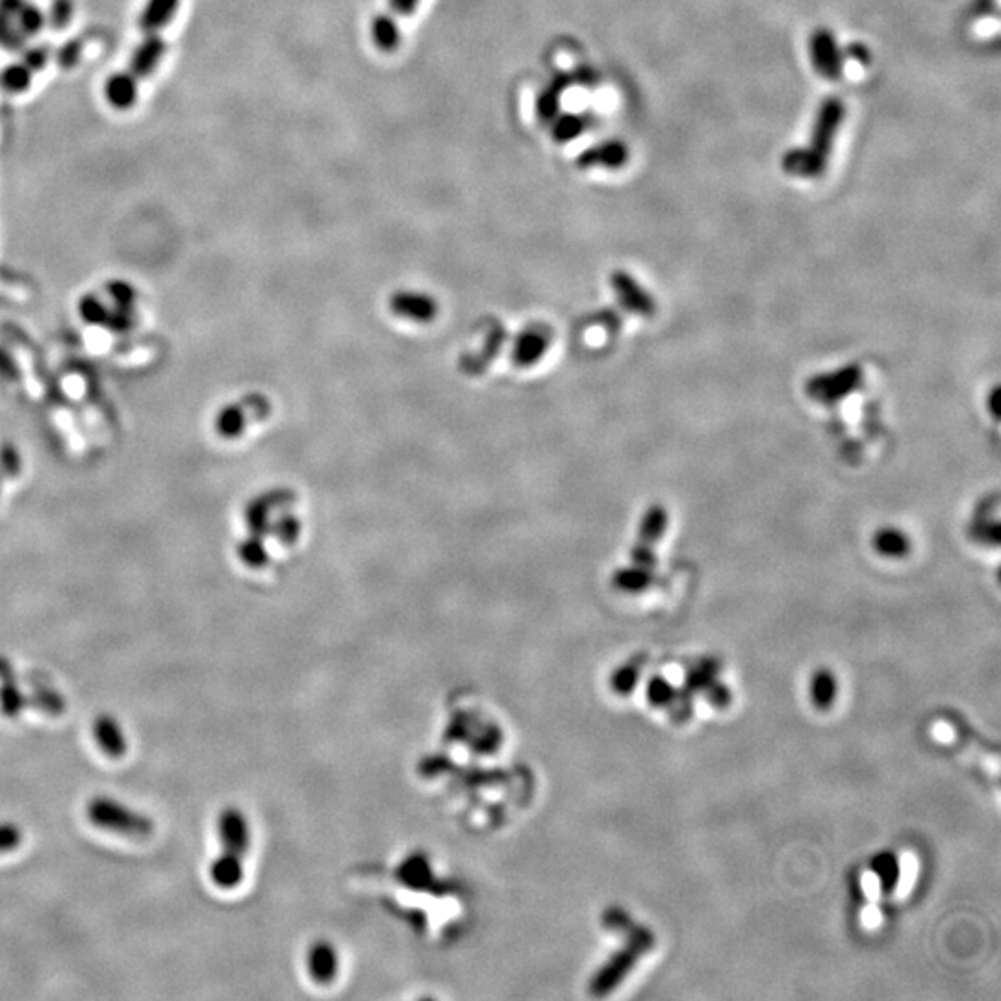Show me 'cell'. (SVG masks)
<instances>
[{
  "instance_id": "1",
  "label": "cell",
  "mask_w": 1001,
  "mask_h": 1001,
  "mask_svg": "<svg viewBox=\"0 0 1001 1001\" xmlns=\"http://www.w3.org/2000/svg\"><path fill=\"white\" fill-rule=\"evenodd\" d=\"M846 117V104L840 97H827L820 104L812 127L811 143L807 147H794L781 158L786 175L798 178H820L827 169L835 147L837 134Z\"/></svg>"
},
{
  "instance_id": "2",
  "label": "cell",
  "mask_w": 1001,
  "mask_h": 1001,
  "mask_svg": "<svg viewBox=\"0 0 1001 1001\" xmlns=\"http://www.w3.org/2000/svg\"><path fill=\"white\" fill-rule=\"evenodd\" d=\"M221 855L210 864V877L219 888H236L243 879L241 861L251 846V831L247 818L236 807H229L219 816Z\"/></svg>"
},
{
  "instance_id": "3",
  "label": "cell",
  "mask_w": 1001,
  "mask_h": 1001,
  "mask_svg": "<svg viewBox=\"0 0 1001 1001\" xmlns=\"http://www.w3.org/2000/svg\"><path fill=\"white\" fill-rule=\"evenodd\" d=\"M89 822L106 831L127 837L145 838L153 835L154 822L143 812L134 811L121 801L97 796L88 803Z\"/></svg>"
},
{
  "instance_id": "4",
  "label": "cell",
  "mask_w": 1001,
  "mask_h": 1001,
  "mask_svg": "<svg viewBox=\"0 0 1001 1001\" xmlns=\"http://www.w3.org/2000/svg\"><path fill=\"white\" fill-rule=\"evenodd\" d=\"M653 944H655V937H653V933L649 929H646V927L634 929L633 935L629 938L627 948L621 951L620 955L597 976L596 981H594V990L599 992V994H603V992L612 989L614 985H618L621 979L625 977V974L640 959V955H644V953L651 950Z\"/></svg>"
},
{
  "instance_id": "5",
  "label": "cell",
  "mask_w": 1001,
  "mask_h": 1001,
  "mask_svg": "<svg viewBox=\"0 0 1001 1001\" xmlns=\"http://www.w3.org/2000/svg\"><path fill=\"white\" fill-rule=\"evenodd\" d=\"M809 54L812 67L820 77L829 82H838L844 75V52L838 47L837 38L829 28L820 26L812 32Z\"/></svg>"
},
{
  "instance_id": "6",
  "label": "cell",
  "mask_w": 1001,
  "mask_h": 1001,
  "mask_svg": "<svg viewBox=\"0 0 1001 1001\" xmlns=\"http://www.w3.org/2000/svg\"><path fill=\"white\" fill-rule=\"evenodd\" d=\"M627 162H629V147L621 140H609L584 149L583 153L577 156L575 165L579 169H594V167L621 169Z\"/></svg>"
},
{
  "instance_id": "7",
  "label": "cell",
  "mask_w": 1001,
  "mask_h": 1001,
  "mask_svg": "<svg viewBox=\"0 0 1001 1001\" xmlns=\"http://www.w3.org/2000/svg\"><path fill=\"white\" fill-rule=\"evenodd\" d=\"M165 51L167 45L160 34H143L140 45L132 52L128 71L138 80L151 77L162 62Z\"/></svg>"
},
{
  "instance_id": "8",
  "label": "cell",
  "mask_w": 1001,
  "mask_h": 1001,
  "mask_svg": "<svg viewBox=\"0 0 1001 1001\" xmlns=\"http://www.w3.org/2000/svg\"><path fill=\"white\" fill-rule=\"evenodd\" d=\"M91 731H93V738L99 744L104 755H108L112 759H119L127 753V736L123 733V727L119 725L117 718L112 714H99L93 720Z\"/></svg>"
},
{
  "instance_id": "9",
  "label": "cell",
  "mask_w": 1001,
  "mask_h": 1001,
  "mask_svg": "<svg viewBox=\"0 0 1001 1001\" xmlns=\"http://www.w3.org/2000/svg\"><path fill=\"white\" fill-rule=\"evenodd\" d=\"M138 91H140L138 78L130 71H121L106 80L104 97L115 110H128L138 101Z\"/></svg>"
},
{
  "instance_id": "10",
  "label": "cell",
  "mask_w": 1001,
  "mask_h": 1001,
  "mask_svg": "<svg viewBox=\"0 0 1001 1001\" xmlns=\"http://www.w3.org/2000/svg\"><path fill=\"white\" fill-rule=\"evenodd\" d=\"M573 82V77L571 75H566V73H558L555 77L551 78V82L545 86L538 97H536V115L540 121L544 123H551L558 114H560V102H562V95L564 91L570 88V84Z\"/></svg>"
},
{
  "instance_id": "11",
  "label": "cell",
  "mask_w": 1001,
  "mask_h": 1001,
  "mask_svg": "<svg viewBox=\"0 0 1001 1001\" xmlns=\"http://www.w3.org/2000/svg\"><path fill=\"white\" fill-rule=\"evenodd\" d=\"M180 0H147L140 15V28L143 34H160L165 26L175 19Z\"/></svg>"
},
{
  "instance_id": "12",
  "label": "cell",
  "mask_w": 1001,
  "mask_h": 1001,
  "mask_svg": "<svg viewBox=\"0 0 1001 1001\" xmlns=\"http://www.w3.org/2000/svg\"><path fill=\"white\" fill-rule=\"evenodd\" d=\"M551 127V136L557 143H568L596 123L594 114H558Z\"/></svg>"
},
{
  "instance_id": "13",
  "label": "cell",
  "mask_w": 1001,
  "mask_h": 1001,
  "mask_svg": "<svg viewBox=\"0 0 1001 1001\" xmlns=\"http://www.w3.org/2000/svg\"><path fill=\"white\" fill-rule=\"evenodd\" d=\"M371 38L381 51L392 52L401 43V28L392 15L381 13L371 23Z\"/></svg>"
},
{
  "instance_id": "14",
  "label": "cell",
  "mask_w": 1001,
  "mask_h": 1001,
  "mask_svg": "<svg viewBox=\"0 0 1001 1001\" xmlns=\"http://www.w3.org/2000/svg\"><path fill=\"white\" fill-rule=\"evenodd\" d=\"M310 974L319 983H329L332 977L336 976V951L330 948L329 944L321 942L316 944L310 951Z\"/></svg>"
},
{
  "instance_id": "15",
  "label": "cell",
  "mask_w": 1001,
  "mask_h": 1001,
  "mask_svg": "<svg viewBox=\"0 0 1001 1001\" xmlns=\"http://www.w3.org/2000/svg\"><path fill=\"white\" fill-rule=\"evenodd\" d=\"M28 707V696L17 685V677L0 681V712L4 716L17 718Z\"/></svg>"
},
{
  "instance_id": "16",
  "label": "cell",
  "mask_w": 1001,
  "mask_h": 1001,
  "mask_svg": "<svg viewBox=\"0 0 1001 1001\" xmlns=\"http://www.w3.org/2000/svg\"><path fill=\"white\" fill-rule=\"evenodd\" d=\"M811 696L816 709H831L837 699V679L829 670H818L812 677Z\"/></svg>"
},
{
  "instance_id": "17",
  "label": "cell",
  "mask_w": 1001,
  "mask_h": 1001,
  "mask_svg": "<svg viewBox=\"0 0 1001 1001\" xmlns=\"http://www.w3.org/2000/svg\"><path fill=\"white\" fill-rule=\"evenodd\" d=\"M872 872L877 877L881 890L894 892L896 885H898V877H900V859L890 851L879 853L872 861Z\"/></svg>"
},
{
  "instance_id": "18",
  "label": "cell",
  "mask_w": 1001,
  "mask_h": 1001,
  "mask_svg": "<svg viewBox=\"0 0 1001 1001\" xmlns=\"http://www.w3.org/2000/svg\"><path fill=\"white\" fill-rule=\"evenodd\" d=\"M28 703H30V707L41 710L45 714H52V716L62 714L65 705H67L65 697L58 690H54L52 686L43 685V683L34 685L32 694L28 696Z\"/></svg>"
},
{
  "instance_id": "19",
  "label": "cell",
  "mask_w": 1001,
  "mask_h": 1001,
  "mask_svg": "<svg viewBox=\"0 0 1001 1001\" xmlns=\"http://www.w3.org/2000/svg\"><path fill=\"white\" fill-rule=\"evenodd\" d=\"M874 545L877 553L887 558H900L909 551L907 538L896 529H881L875 534Z\"/></svg>"
},
{
  "instance_id": "20",
  "label": "cell",
  "mask_w": 1001,
  "mask_h": 1001,
  "mask_svg": "<svg viewBox=\"0 0 1001 1001\" xmlns=\"http://www.w3.org/2000/svg\"><path fill=\"white\" fill-rule=\"evenodd\" d=\"M13 19H15V25L19 26V30L25 34L26 38L38 36L39 32L47 26L45 12H41L36 4H30L28 0L21 8V12L17 13Z\"/></svg>"
},
{
  "instance_id": "21",
  "label": "cell",
  "mask_w": 1001,
  "mask_h": 1001,
  "mask_svg": "<svg viewBox=\"0 0 1001 1001\" xmlns=\"http://www.w3.org/2000/svg\"><path fill=\"white\" fill-rule=\"evenodd\" d=\"M32 71L23 62L8 65L0 73V86L10 93H23L32 84Z\"/></svg>"
},
{
  "instance_id": "22",
  "label": "cell",
  "mask_w": 1001,
  "mask_h": 1001,
  "mask_svg": "<svg viewBox=\"0 0 1001 1001\" xmlns=\"http://www.w3.org/2000/svg\"><path fill=\"white\" fill-rule=\"evenodd\" d=\"M26 36L15 25V19L0 12V47L12 52H21L26 47Z\"/></svg>"
},
{
  "instance_id": "23",
  "label": "cell",
  "mask_w": 1001,
  "mask_h": 1001,
  "mask_svg": "<svg viewBox=\"0 0 1001 1001\" xmlns=\"http://www.w3.org/2000/svg\"><path fill=\"white\" fill-rule=\"evenodd\" d=\"M720 664L716 660H705L686 675V686L683 690L694 694L697 690H705L716 679Z\"/></svg>"
},
{
  "instance_id": "24",
  "label": "cell",
  "mask_w": 1001,
  "mask_h": 1001,
  "mask_svg": "<svg viewBox=\"0 0 1001 1001\" xmlns=\"http://www.w3.org/2000/svg\"><path fill=\"white\" fill-rule=\"evenodd\" d=\"M640 668H642V660H631L629 664H625L623 668L612 675V690L621 696L631 694L634 686L638 683Z\"/></svg>"
},
{
  "instance_id": "25",
  "label": "cell",
  "mask_w": 1001,
  "mask_h": 1001,
  "mask_svg": "<svg viewBox=\"0 0 1001 1001\" xmlns=\"http://www.w3.org/2000/svg\"><path fill=\"white\" fill-rule=\"evenodd\" d=\"M677 690L673 686L672 681H668L666 677H653L647 685V699L655 705V707H668L672 705L673 699L677 697Z\"/></svg>"
},
{
  "instance_id": "26",
  "label": "cell",
  "mask_w": 1001,
  "mask_h": 1001,
  "mask_svg": "<svg viewBox=\"0 0 1001 1001\" xmlns=\"http://www.w3.org/2000/svg\"><path fill=\"white\" fill-rule=\"evenodd\" d=\"M45 15H47V25H51L56 30H62L71 23L73 2L71 0H54L51 10Z\"/></svg>"
},
{
  "instance_id": "27",
  "label": "cell",
  "mask_w": 1001,
  "mask_h": 1001,
  "mask_svg": "<svg viewBox=\"0 0 1001 1001\" xmlns=\"http://www.w3.org/2000/svg\"><path fill=\"white\" fill-rule=\"evenodd\" d=\"M21 52H23V60H21V62H23V64H25L26 67L32 71V73L45 69V65L49 64V60H51V52H49V49H47L45 45L32 47V49H26L25 47V49Z\"/></svg>"
},
{
  "instance_id": "28",
  "label": "cell",
  "mask_w": 1001,
  "mask_h": 1001,
  "mask_svg": "<svg viewBox=\"0 0 1001 1001\" xmlns=\"http://www.w3.org/2000/svg\"><path fill=\"white\" fill-rule=\"evenodd\" d=\"M21 840H23V833H21L19 825H15L13 822H0V853L17 848L21 844Z\"/></svg>"
},
{
  "instance_id": "29",
  "label": "cell",
  "mask_w": 1001,
  "mask_h": 1001,
  "mask_svg": "<svg viewBox=\"0 0 1001 1001\" xmlns=\"http://www.w3.org/2000/svg\"><path fill=\"white\" fill-rule=\"evenodd\" d=\"M914 875H916V861H914L913 855H903L900 859V877H898L896 892L905 894L913 885Z\"/></svg>"
},
{
  "instance_id": "30",
  "label": "cell",
  "mask_w": 1001,
  "mask_h": 1001,
  "mask_svg": "<svg viewBox=\"0 0 1001 1001\" xmlns=\"http://www.w3.org/2000/svg\"><path fill=\"white\" fill-rule=\"evenodd\" d=\"M80 52H82V43L80 41L65 43L64 47L58 52V64L62 65V69H73L78 64V60H80Z\"/></svg>"
},
{
  "instance_id": "31",
  "label": "cell",
  "mask_w": 1001,
  "mask_h": 1001,
  "mask_svg": "<svg viewBox=\"0 0 1001 1001\" xmlns=\"http://www.w3.org/2000/svg\"><path fill=\"white\" fill-rule=\"evenodd\" d=\"M707 697H709L710 703L714 707H727L729 701H731V692L727 690V686H723L722 683H718L716 679L710 683L705 690H703Z\"/></svg>"
},
{
  "instance_id": "32",
  "label": "cell",
  "mask_w": 1001,
  "mask_h": 1001,
  "mask_svg": "<svg viewBox=\"0 0 1001 1001\" xmlns=\"http://www.w3.org/2000/svg\"><path fill=\"white\" fill-rule=\"evenodd\" d=\"M842 52H844V58H851L857 64H870V51L864 45H861V43H851V45L846 47V51Z\"/></svg>"
},
{
  "instance_id": "33",
  "label": "cell",
  "mask_w": 1001,
  "mask_h": 1001,
  "mask_svg": "<svg viewBox=\"0 0 1001 1001\" xmlns=\"http://www.w3.org/2000/svg\"><path fill=\"white\" fill-rule=\"evenodd\" d=\"M862 888H864L866 898H870V900H877V898H879V894H881V885H879V881H877V877H875L874 872L864 874V877H862Z\"/></svg>"
},
{
  "instance_id": "34",
  "label": "cell",
  "mask_w": 1001,
  "mask_h": 1001,
  "mask_svg": "<svg viewBox=\"0 0 1001 1001\" xmlns=\"http://www.w3.org/2000/svg\"><path fill=\"white\" fill-rule=\"evenodd\" d=\"M419 0H390L393 12L397 15H412L418 8Z\"/></svg>"
},
{
  "instance_id": "35",
  "label": "cell",
  "mask_w": 1001,
  "mask_h": 1001,
  "mask_svg": "<svg viewBox=\"0 0 1001 1001\" xmlns=\"http://www.w3.org/2000/svg\"><path fill=\"white\" fill-rule=\"evenodd\" d=\"M575 80L583 86H588V88H594L597 84L596 71L592 67H581L577 73H575Z\"/></svg>"
},
{
  "instance_id": "36",
  "label": "cell",
  "mask_w": 1001,
  "mask_h": 1001,
  "mask_svg": "<svg viewBox=\"0 0 1001 1001\" xmlns=\"http://www.w3.org/2000/svg\"><path fill=\"white\" fill-rule=\"evenodd\" d=\"M862 922H864L866 927H870V929H874V927L881 924V914H879V911L875 909L874 905H868V907L864 909V913H862Z\"/></svg>"
},
{
  "instance_id": "37",
  "label": "cell",
  "mask_w": 1001,
  "mask_h": 1001,
  "mask_svg": "<svg viewBox=\"0 0 1001 1001\" xmlns=\"http://www.w3.org/2000/svg\"><path fill=\"white\" fill-rule=\"evenodd\" d=\"M25 4L26 0H0V12L10 15V17H15L17 13L21 12V8Z\"/></svg>"
},
{
  "instance_id": "38",
  "label": "cell",
  "mask_w": 1001,
  "mask_h": 1001,
  "mask_svg": "<svg viewBox=\"0 0 1001 1001\" xmlns=\"http://www.w3.org/2000/svg\"><path fill=\"white\" fill-rule=\"evenodd\" d=\"M12 677H17L15 670H13L12 662H10V659H6V657L0 655V681L12 679Z\"/></svg>"
},
{
  "instance_id": "39",
  "label": "cell",
  "mask_w": 1001,
  "mask_h": 1001,
  "mask_svg": "<svg viewBox=\"0 0 1001 1001\" xmlns=\"http://www.w3.org/2000/svg\"><path fill=\"white\" fill-rule=\"evenodd\" d=\"M935 736H937L938 740L948 742V740L953 738V729H951L948 723H938L937 727H935Z\"/></svg>"
}]
</instances>
